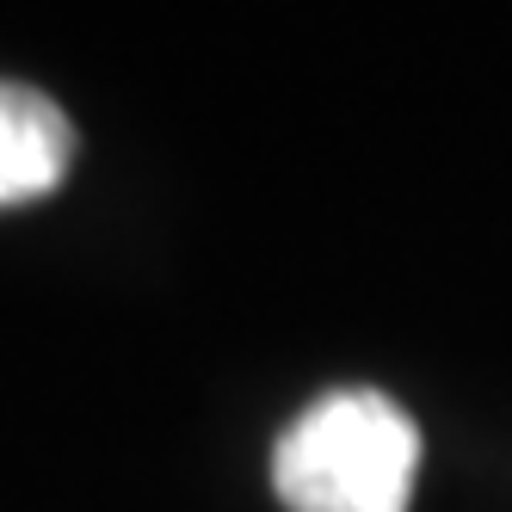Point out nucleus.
I'll return each mask as SVG.
<instances>
[{"label": "nucleus", "instance_id": "obj_2", "mask_svg": "<svg viewBox=\"0 0 512 512\" xmlns=\"http://www.w3.org/2000/svg\"><path fill=\"white\" fill-rule=\"evenodd\" d=\"M75 167V124L38 87L0 81V210L56 192Z\"/></svg>", "mask_w": 512, "mask_h": 512}, {"label": "nucleus", "instance_id": "obj_1", "mask_svg": "<svg viewBox=\"0 0 512 512\" xmlns=\"http://www.w3.org/2000/svg\"><path fill=\"white\" fill-rule=\"evenodd\" d=\"M414 475L420 432L377 389L315 401L272 451V482L290 512H408Z\"/></svg>", "mask_w": 512, "mask_h": 512}]
</instances>
